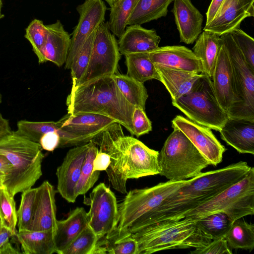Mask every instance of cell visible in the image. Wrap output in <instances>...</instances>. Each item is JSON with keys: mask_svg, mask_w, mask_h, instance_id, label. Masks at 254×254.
<instances>
[{"mask_svg": "<svg viewBox=\"0 0 254 254\" xmlns=\"http://www.w3.org/2000/svg\"><path fill=\"white\" fill-rule=\"evenodd\" d=\"M251 168L241 161L220 169L201 172L167 198L136 232L154 223L184 218L189 211L244 178Z\"/></svg>", "mask_w": 254, "mask_h": 254, "instance_id": "1", "label": "cell"}, {"mask_svg": "<svg viewBox=\"0 0 254 254\" xmlns=\"http://www.w3.org/2000/svg\"><path fill=\"white\" fill-rule=\"evenodd\" d=\"M66 105L68 114L103 115L114 119L133 135L132 115L134 106L122 95L112 75L71 87Z\"/></svg>", "mask_w": 254, "mask_h": 254, "instance_id": "2", "label": "cell"}, {"mask_svg": "<svg viewBox=\"0 0 254 254\" xmlns=\"http://www.w3.org/2000/svg\"><path fill=\"white\" fill-rule=\"evenodd\" d=\"M39 143L30 141L16 131L0 135V154L13 166V172L4 187L10 195L30 189L42 175L44 155Z\"/></svg>", "mask_w": 254, "mask_h": 254, "instance_id": "3", "label": "cell"}, {"mask_svg": "<svg viewBox=\"0 0 254 254\" xmlns=\"http://www.w3.org/2000/svg\"><path fill=\"white\" fill-rule=\"evenodd\" d=\"M133 234L138 243L137 254H150L171 249L199 248L212 241L199 228L196 220L187 217L154 223Z\"/></svg>", "mask_w": 254, "mask_h": 254, "instance_id": "4", "label": "cell"}, {"mask_svg": "<svg viewBox=\"0 0 254 254\" xmlns=\"http://www.w3.org/2000/svg\"><path fill=\"white\" fill-rule=\"evenodd\" d=\"M173 129L159 154V175L173 181L188 180L211 164L182 131Z\"/></svg>", "mask_w": 254, "mask_h": 254, "instance_id": "5", "label": "cell"}, {"mask_svg": "<svg viewBox=\"0 0 254 254\" xmlns=\"http://www.w3.org/2000/svg\"><path fill=\"white\" fill-rule=\"evenodd\" d=\"M189 181L168 180L150 188L130 190L118 204L117 227L135 233L167 198Z\"/></svg>", "mask_w": 254, "mask_h": 254, "instance_id": "6", "label": "cell"}, {"mask_svg": "<svg viewBox=\"0 0 254 254\" xmlns=\"http://www.w3.org/2000/svg\"><path fill=\"white\" fill-rule=\"evenodd\" d=\"M218 212L225 213L233 221L254 214L253 167L242 180L189 211L185 218L198 220Z\"/></svg>", "mask_w": 254, "mask_h": 254, "instance_id": "7", "label": "cell"}, {"mask_svg": "<svg viewBox=\"0 0 254 254\" xmlns=\"http://www.w3.org/2000/svg\"><path fill=\"white\" fill-rule=\"evenodd\" d=\"M172 103L190 120L216 131L228 119L217 99L211 78L204 73L189 92Z\"/></svg>", "mask_w": 254, "mask_h": 254, "instance_id": "8", "label": "cell"}, {"mask_svg": "<svg viewBox=\"0 0 254 254\" xmlns=\"http://www.w3.org/2000/svg\"><path fill=\"white\" fill-rule=\"evenodd\" d=\"M220 38L230 59L236 89V102L227 112L228 118L254 121V70L245 58L230 32Z\"/></svg>", "mask_w": 254, "mask_h": 254, "instance_id": "9", "label": "cell"}, {"mask_svg": "<svg viewBox=\"0 0 254 254\" xmlns=\"http://www.w3.org/2000/svg\"><path fill=\"white\" fill-rule=\"evenodd\" d=\"M121 55L118 42L108 21L102 22L96 30L89 64L77 86L115 74Z\"/></svg>", "mask_w": 254, "mask_h": 254, "instance_id": "10", "label": "cell"}, {"mask_svg": "<svg viewBox=\"0 0 254 254\" xmlns=\"http://www.w3.org/2000/svg\"><path fill=\"white\" fill-rule=\"evenodd\" d=\"M122 126L115 123L91 141L110 156V163L106 170L113 188L127 193V164Z\"/></svg>", "mask_w": 254, "mask_h": 254, "instance_id": "11", "label": "cell"}, {"mask_svg": "<svg viewBox=\"0 0 254 254\" xmlns=\"http://www.w3.org/2000/svg\"><path fill=\"white\" fill-rule=\"evenodd\" d=\"M90 205L88 225L99 240L117 227L118 204L114 193L101 183L90 194Z\"/></svg>", "mask_w": 254, "mask_h": 254, "instance_id": "12", "label": "cell"}, {"mask_svg": "<svg viewBox=\"0 0 254 254\" xmlns=\"http://www.w3.org/2000/svg\"><path fill=\"white\" fill-rule=\"evenodd\" d=\"M107 7L102 0H85L76 10L79 18L72 33L71 45L64 68L70 69L72 63L89 36L105 21Z\"/></svg>", "mask_w": 254, "mask_h": 254, "instance_id": "13", "label": "cell"}, {"mask_svg": "<svg viewBox=\"0 0 254 254\" xmlns=\"http://www.w3.org/2000/svg\"><path fill=\"white\" fill-rule=\"evenodd\" d=\"M172 127L182 131L211 165L216 166L221 163L226 149L210 128L181 115L172 121Z\"/></svg>", "mask_w": 254, "mask_h": 254, "instance_id": "14", "label": "cell"}, {"mask_svg": "<svg viewBox=\"0 0 254 254\" xmlns=\"http://www.w3.org/2000/svg\"><path fill=\"white\" fill-rule=\"evenodd\" d=\"M127 168V178L159 175V154L141 141L130 136L123 137Z\"/></svg>", "mask_w": 254, "mask_h": 254, "instance_id": "15", "label": "cell"}, {"mask_svg": "<svg viewBox=\"0 0 254 254\" xmlns=\"http://www.w3.org/2000/svg\"><path fill=\"white\" fill-rule=\"evenodd\" d=\"M89 145L90 142L70 149L57 169V190L68 202L74 203L76 199L75 188Z\"/></svg>", "mask_w": 254, "mask_h": 254, "instance_id": "16", "label": "cell"}, {"mask_svg": "<svg viewBox=\"0 0 254 254\" xmlns=\"http://www.w3.org/2000/svg\"><path fill=\"white\" fill-rule=\"evenodd\" d=\"M254 0H224L213 19L205 24L204 31L219 36L240 28L242 21L254 16Z\"/></svg>", "mask_w": 254, "mask_h": 254, "instance_id": "17", "label": "cell"}, {"mask_svg": "<svg viewBox=\"0 0 254 254\" xmlns=\"http://www.w3.org/2000/svg\"><path fill=\"white\" fill-rule=\"evenodd\" d=\"M211 78L217 99L227 113L236 102V94L232 65L223 42Z\"/></svg>", "mask_w": 254, "mask_h": 254, "instance_id": "18", "label": "cell"}, {"mask_svg": "<svg viewBox=\"0 0 254 254\" xmlns=\"http://www.w3.org/2000/svg\"><path fill=\"white\" fill-rule=\"evenodd\" d=\"M57 123L63 130L81 137L89 142L116 122L103 115L80 113H67Z\"/></svg>", "mask_w": 254, "mask_h": 254, "instance_id": "19", "label": "cell"}, {"mask_svg": "<svg viewBox=\"0 0 254 254\" xmlns=\"http://www.w3.org/2000/svg\"><path fill=\"white\" fill-rule=\"evenodd\" d=\"M155 65L194 73H202L201 60L183 46L158 47L148 53Z\"/></svg>", "mask_w": 254, "mask_h": 254, "instance_id": "20", "label": "cell"}, {"mask_svg": "<svg viewBox=\"0 0 254 254\" xmlns=\"http://www.w3.org/2000/svg\"><path fill=\"white\" fill-rule=\"evenodd\" d=\"M180 41L192 44L202 32L203 17L190 0H174L172 10Z\"/></svg>", "mask_w": 254, "mask_h": 254, "instance_id": "21", "label": "cell"}, {"mask_svg": "<svg viewBox=\"0 0 254 254\" xmlns=\"http://www.w3.org/2000/svg\"><path fill=\"white\" fill-rule=\"evenodd\" d=\"M56 190L48 181L37 188L31 230H56Z\"/></svg>", "mask_w": 254, "mask_h": 254, "instance_id": "22", "label": "cell"}, {"mask_svg": "<svg viewBox=\"0 0 254 254\" xmlns=\"http://www.w3.org/2000/svg\"><path fill=\"white\" fill-rule=\"evenodd\" d=\"M219 132L221 139L239 153L254 154V121L228 118Z\"/></svg>", "mask_w": 254, "mask_h": 254, "instance_id": "23", "label": "cell"}, {"mask_svg": "<svg viewBox=\"0 0 254 254\" xmlns=\"http://www.w3.org/2000/svg\"><path fill=\"white\" fill-rule=\"evenodd\" d=\"M161 38L154 29H147L139 24L126 27L118 42L121 55L149 53L159 47Z\"/></svg>", "mask_w": 254, "mask_h": 254, "instance_id": "24", "label": "cell"}, {"mask_svg": "<svg viewBox=\"0 0 254 254\" xmlns=\"http://www.w3.org/2000/svg\"><path fill=\"white\" fill-rule=\"evenodd\" d=\"M46 27L48 34L43 50L42 63L49 61L61 66L65 64L68 56L70 36L59 20Z\"/></svg>", "mask_w": 254, "mask_h": 254, "instance_id": "25", "label": "cell"}, {"mask_svg": "<svg viewBox=\"0 0 254 254\" xmlns=\"http://www.w3.org/2000/svg\"><path fill=\"white\" fill-rule=\"evenodd\" d=\"M16 132L34 142L39 143L43 134L49 131L59 133L61 142L59 147L78 146L84 144L87 141L83 138L63 130L57 122H31L21 120L17 123Z\"/></svg>", "mask_w": 254, "mask_h": 254, "instance_id": "26", "label": "cell"}, {"mask_svg": "<svg viewBox=\"0 0 254 254\" xmlns=\"http://www.w3.org/2000/svg\"><path fill=\"white\" fill-rule=\"evenodd\" d=\"M87 225V213L83 207H76L64 220H57L55 253L63 254Z\"/></svg>", "mask_w": 254, "mask_h": 254, "instance_id": "27", "label": "cell"}, {"mask_svg": "<svg viewBox=\"0 0 254 254\" xmlns=\"http://www.w3.org/2000/svg\"><path fill=\"white\" fill-rule=\"evenodd\" d=\"M155 67L159 76V81L169 92L172 102L189 92L203 74L161 66L155 65Z\"/></svg>", "mask_w": 254, "mask_h": 254, "instance_id": "28", "label": "cell"}, {"mask_svg": "<svg viewBox=\"0 0 254 254\" xmlns=\"http://www.w3.org/2000/svg\"><path fill=\"white\" fill-rule=\"evenodd\" d=\"M53 230L18 231L16 236L24 254H52L55 253V235Z\"/></svg>", "mask_w": 254, "mask_h": 254, "instance_id": "29", "label": "cell"}, {"mask_svg": "<svg viewBox=\"0 0 254 254\" xmlns=\"http://www.w3.org/2000/svg\"><path fill=\"white\" fill-rule=\"evenodd\" d=\"M222 44L219 35L203 30L196 40L192 48L194 54L201 60L202 73L210 78Z\"/></svg>", "mask_w": 254, "mask_h": 254, "instance_id": "30", "label": "cell"}, {"mask_svg": "<svg viewBox=\"0 0 254 254\" xmlns=\"http://www.w3.org/2000/svg\"><path fill=\"white\" fill-rule=\"evenodd\" d=\"M174 0H138L130 15L127 25H141L166 16Z\"/></svg>", "mask_w": 254, "mask_h": 254, "instance_id": "31", "label": "cell"}, {"mask_svg": "<svg viewBox=\"0 0 254 254\" xmlns=\"http://www.w3.org/2000/svg\"><path fill=\"white\" fill-rule=\"evenodd\" d=\"M105 247L107 254H137L138 246L133 233L117 227L98 240Z\"/></svg>", "mask_w": 254, "mask_h": 254, "instance_id": "32", "label": "cell"}, {"mask_svg": "<svg viewBox=\"0 0 254 254\" xmlns=\"http://www.w3.org/2000/svg\"><path fill=\"white\" fill-rule=\"evenodd\" d=\"M128 76L144 83L155 79L160 80L155 64L150 59L148 53H135L125 55Z\"/></svg>", "mask_w": 254, "mask_h": 254, "instance_id": "33", "label": "cell"}, {"mask_svg": "<svg viewBox=\"0 0 254 254\" xmlns=\"http://www.w3.org/2000/svg\"><path fill=\"white\" fill-rule=\"evenodd\" d=\"M225 238L231 249L252 251L254 248V225L243 217L234 221Z\"/></svg>", "mask_w": 254, "mask_h": 254, "instance_id": "34", "label": "cell"}, {"mask_svg": "<svg viewBox=\"0 0 254 254\" xmlns=\"http://www.w3.org/2000/svg\"><path fill=\"white\" fill-rule=\"evenodd\" d=\"M112 77L126 99L133 106L139 107L145 110L148 95L143 83L127 74H115Z\"/></svg>", "mask_w": 254, "mask_h": 254, "instance_id": "35", "label": "cell"}, {"mask_svg": "<svg viewBox=\"0 0 254 254\" xmlns=\"http://www.w3.org/2000/svg\"><path fill=\"white\" fill-rule=\"evenodd\" d=\"M196 220L199 228L211 240L225 238L234 222L222 212L211 214Z\"/></svg>", "mask_w": 254, "mask_h": 254, "instance_id": "36", "label": "cell"}, {"mask_svg": "<svg viewBox=\"0 0 254 254\" xmlns=\"http://www.w3.org/2000/svg\"><path fill=\"white\" fill-rule=\"evenodd\" d=\"M138 0H118L111 6L109 20L110 31L119 38L124 32L127 20Z\"/></svg>", "mask_w": 254, "mask_h": 254, "instance_id": "37", "label": "cell"}, {"mask_svg": "<svg viewBox=\"0 0 254 254\" xmlns=\"http://www.w3.org/2000/svg\"><path fill=\"white\" fill-rule=\"evenodd\" d=\"M99 150L96 145L92 141L87 151L84 160L79 179L75 188V195L85 194L95 184L99 179V171H93V160Z\"/></svg>", "mask_w": 254, "mask_h": 254, "instance_id": "38", "label": "cell"}, {"mask_svg": "<svg viewBox=\"0 0 254 254\" xmlns=\"http://www.w3.org/2000/svg\"><path fill=\"white\" fill-rule=\"evenodd\" d=\"M36 191L37 188H31L22 192L20 204L17 210L18 231L31 230Z\"/></svg>", "mask_w": 254, "mask_h": 254, "instance_id": "39", "label": "cell"}, {"mask_svg": "<svg viewBox=\"0 0 254 254\" xmlns=\"http://www.w3.org/2000/svg\"><path fill=\"white\" fill-rule=\"evenodd\" d=\"M96 30L88 38L72 63L69 69L72 79V87L77 85L86 70L91 56Z\"/></svg>", "mask_w": 254, "mask_h": 254, "instance_id": "40", "label": "cell"}, {"mask_svg": "<svg viewBox=\"0 0 254 254\" xmlns=\"http://www.w3.org/2000/svg\"><path fill=\"white\" fill-rule=\"evenodd\" d=\"M0 225L7 227L16 236L17 224V210L14 197L10 195L6 188L0 189Z\"/></svg>", "mask_w": 254, "mask_h": 254, "instance_id": "41", "label": "cell"}, {"mask_svg": "<svg viewBox=\"0 0 254 254\" xmlns=\"http://www.w3.org/2000/svg\"><path fill=\"white\" fill-rule=\"evenodd\" d=\"M25 38L30 43L39 64H42L43 50L48 34L46 25L42 20L35 19L26 28Z\"/></svg>", "mask_w": 254, "mask_h": 254, "instance_id": "42", "label": "cell"}, {"mask_svg": "<svg viewBox=\"0 0 254 254\" xmlns=\"http://www.w3.org/2000/svg\"><path fill=\"white\" fill-rule=\"evenodd\" d=\"M98 240L88 225L63 254H92Z\"/></svg>", "mask_w": 254, "mask_h": 254, "instance_id": "43", "label": "cell"}, {"mask_svg": "<svg viewBox=\"0 0 254 254\" xmlns=\"http://www.w3.org/2000/svg\"><path fill=\"white\" fill-rule=\"evenodd\" d=\"M230 33L242 52L246 62L250 67L254 70V39L240 28H235Z\"/></svg>", "mask_w": 254, "mask_h": 254, "instance_id": "44", "label": "cell"}, {"mask_svg": "<svg viewBox=\"0 0 254 254\" xmlns=\"http://www.w3.org/2000/svg\"><path fill=\"white\" fill-rule=\"evenodd\" d=\"M133 135L137 137L148 133L152 130V124L146 115L145 110L139 107H134L132 115Z\"/></svg>", "mask_w": 254, "mask_h": 254, "instance_id": "45", "label": "cell"}, {"mask_svg": "<svg viewBox=\"0 0 254 254\" xmlns=\"http://www.w3.org/2000/svg\"><path fill=\"white\" fill-rule=\"evenodd\" d=\"M192 254H232V250L229 247L225 238L212 240L206 246L195 249L190 252Z\"/></svg>", "mask_w": 254, "mask_h": 254, "instance_id": "46", "label": "cell"}, {"mask_svg": "<svg viewBox=\"0 0 254 254\" xmlns=\"http://www.w3.org/2000/svg\"><path fill=\"white\" fill-rule=\"evenodd\" d=\"M61 138L59 133L52 131L47 132L41 137L39 143L44 150L53 151L59 147Z\"/></svg>", "mask_w": 254, "mask_h": 254, "instance_id": "47", "label": "cell"}, {"mask_svg": "<svg viewBox=\"0 0 254 254\" xmlns=\"http://www.w3.org/2000/svg\"><path fill=\"white\" fill-rule=\"evenodd\" d=\"M110 156L108 154L99 150L93 160V171H106L110 163Z\"/></svg>", "mask_w": 254, "mask_h": 254, "instance_id": "48", "label": "cell"}, {"mask_svg": "<svg viewBox=\"0 0 254 254\" xmlns=\"http://www.w3.org/2000/svg\"><path fill=\"white\" fill-rule=\"evenodd\" d=\"M13 172V166L8 160L0 154V173L4 176V185L10 179Z\"/></svg>", "mask_w": 254, "mask_h": 254, "instance_id": "49", "label": "cell"}, {"mask_svg": "<svg viewBox=\"0 0 254 254\" xmlns=\"http://www.w3.org/2000/svg\"><path fill=\"white\" fill-rule=\"evenodd\" d=\"M224 0H212L206 13L207 24L211 22L215 16Z\"/></svg>", "mask_w": 254, "mask_h": 254, "instance_id": "50", "label": "cell"}, {"mask_svg": "<svg viewBox=\"0 0 254 254\" xmlns=\"http://www.w3.org/2000/svg\"><path fill=\"white\" fill-rule=\"evenodd\" d=\"M13 236V234L7 227L0 225V247L9 242L10 238Z\"/></svg>", "mask_w": 254, "mask_h": 254, "instance_id": "51", "label": "cell"}, {"mask_svg": "<svg viewBox=\"0 0 254 254\" xmlns=\"http://www.w3.org/2000/svg\"><path fill=\"white\" fill-rule=\"evenodd\" d=\"M21 253L10 242H8L0 247V254H19Z\"/></svg>", "mask_w": 254, "mask_h": 254, "instance_id": "52", "label": "cell"}, {"mask_svg": "<svg viewBox=\"0 0 254 254\" xmlns=\"http://www.w3.org/2000/svg\"><path fill=\"white\" fill-rule=\"evenodd\" d=\"M11 131L8 120L4 119L0 112V135L9 133Z\"/></svg>", "mask_w": 254, "mask_h": 254, "instance_id": "53", "label": "cell"}, {"mask_svg": "<svg viewBox=\"0 0 254 254\" xmlns=\"http://www.w3.org/2000/svg\"><path fill=\"white\" fill-rule=\"evenodd\" d=\"M110 6H112L118 0H105Z\"/></svg>", "mask_w": 254, "mask_h": 254, "instance_id": "54", "label": "cell"}, {"mask_svg": "<svg viewBox=\"0 0 254 254\" xmlns=\"http://www.w3.org/2000/svg\"><path fill=\"white\" fill-rule=\"evenodd\" d=\"M4 187V178L0 177V189Z\"/></svg>", "mask_w": 254, "mask_h": 254, "instance_id": "55", "label": "cell"}, {"mask_svg": "<svg viewBox=\"0 0 254 254\" xmlns=\"http://www.w3.org/2000/svg\"><path fill=\"white\" fill-rule=\"evenodd\" d=\"M2 5V0H0V19L2 18L4 16V14H3L1 13Z\"/></svg>", "mask_w": 254, "mask_h": 254, "instance_id": "56", "label": "cell"}, {"mask_svg": "<svg viewBox=\"0 0 254 254\" xmlns=\"http://www.w3.org/2000/svg\"><path fill=\"white\" fill-rule=\"evenodd\" d=\"M2 102V95L1 93H0V104Z\"/></svg>", "mask_w": 254, "mask_h": 254, "instance_id": "57", "label": "cell"}, {"mask_svg": "<svg viewBox=\"0 0 254 254\" xmlns=\"http://www.w3.org/2000/svg\"><path fill=\"white\" fill-rule=\"evenodd\" d=\"M0 177L4 178V176L3 174L0 173Z\"/></svg>", "mask_w": 254, "mask_h": 254, "instance_id": "58", "label": "cell"}, {"mask_svg": "<svg viewBox=\"0 0 254 254\" xmlns=\"http://www.w3.org/2000/svg\"></svg>", "mask_w": 254, "mask_h": 254, "instance_id": "59", "label": "cell"}]
</instances>
